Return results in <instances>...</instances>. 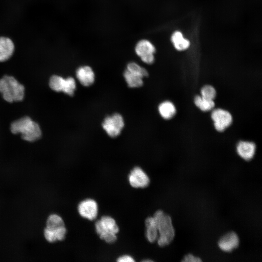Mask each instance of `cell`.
I'll list each match as a JSON object with an SVG mask.
<instances>
[{
  "mask_svg": "<svg viewBox=\"0 0 262 262\" xmlns=\"http://www.w3.org/2000/svg\"><path fill=\"white\" fill-rule=\"evenodd\" d=\"M158 229V245L161 247L169 245L173 240L175 231L170 216L162 210L157 211L152 216Z\"/></svg>",
  "mask_w": 262,
  "mask_h": 262,
  "instance_id": "1",
  "label": "cell"
},
{
  "mask_svg": "<svg viewBox=\"0 0 262 262\" xmlns=\"http://www.w3.org/2000/svg\"><path fill=\"white\" fill-rule=\"evenodd\" d=\"M11 132L21 134L25 141L33 142L40 138L41 131L37 123L28 116H24L14 121L11 125Z\"/></svg>",
  "mask_w": 262,
  "mask_h": 262,
  "instance_id": "2",
  "label": "cell"
},
{
  "mask_svg": "<svg viewBox=\"0 0 262 262\" xmlns=\"http://www.w3.org/2000/svg\"><path fill=\"white\" fill-rule=\"evenodd\" d=\"M24 91V86L12 76L5 75L0 79V92L7 102L21 101Z\"/></svg>",
  "mask_w": 262,
  "mask_h": 262,
  "instance_id": "3",
  "label": "cell"
},
{
  "mask_svg": "<svg viewBox=\"0 0 262 262\" xmlns=\"http://www.w3.org/2000/svg\"><path fill=\"white\" fill-rule=\"evenodd\" d=\"M95 226L96 231L101 239L109 244L116 241L119 228L113 218L107 215L103 216L96 222Z\"/></svg>",
  "mask_w": 262,
  "mask_h": 262,
  "instance_id": "4",
  "label": "cell"
},
{
  "mask_svg": "<svg viewBox=\"0 0 262 262\" xmlns=\"http://www.w3.org/2000/svg\"><path fill=\"white\" fill-rule=\"evenodd\" d=\"M147 71L134 62L129 63L124 72V78L129 87H139L143 85V78L147 77Z\"/></svg>",
  "mask_w": 262,
  "mask_h": 262,
  "instance_id": "5",
  "label": "cell"
},
{
  "mask_svg": "<svg viewBox=\"0 0 262 262\" xmlns=\"http://www.w3.org/2000/svg\"><path fill=\"white\" fill-rule=\"evenodd\" d=\"M136 55L147 64H152L155 60L156 48L148 40L143 39L138 41L134 47Z\"/></svg>",
  "mask_w": 262,
  "mask_h": 262,
  "instance_id": "6",
  "label": "cell"
},
{
  "mask_svg": "<svg viewBox=\"0 0 262 262\" xmlns=\"http://www.w3.org/2000/svg\"><path fill=\"white\" fill-rule=\"evenodd\" d=\"M102 126L109 136L116 137L120 133L124 126L123 118L119 114L108 116L104 119Z\"/></svg>",
  "mask_w": 262,
  "mask_h": 262,
  "instance_id": "7",
  "label": "cell"
},
{
  "mask_svg": "<svg viewBox=\"0 0 262 262\" xmlns=\"http://www.w3.org/2000/svg\"><path fill=\"white\" fill-rule=\"evenodd\" d=\"M211 116L215 129L219 132L225 131L231 125L232 121L231 114L221 108L213 109Z\"/></svg>",
  "mask_w": 262,
  "mask_h": 262,
  "instance_id": "8",
  "label": "cell"
},
{
  "mask_svg": "<svg viewBox=\"0 0 262 262\" xmlns=\"http://www.w3.org/2000/svg\"><path fill=\"white\" fill-rule=\"evenodd\" d=\"M66 229L64 220L60 216L52 214L48 217L45 229L52 237L55 239H59Z\"/></svg>",
  "mask_w": 262,
  "mask_h": 262,
  "instance_id": "9",
  "label": "cell"
},
{
  "mask_svg": "<svg viewBox=\"0 0 262 262\" xmlns=\"http://www.w3.org/2000/svg\"><path fill=\"white\" fill-rule=\"evenodd\" d=\"M128 180L130 185L135 188H146L150 183L148 176L138 166L134 167L131 171L128 176Z\"/></svg>",
  "mask_w": 262,
  "mask_h": 262,
  "instance_id": "10",
  "label": "cell"
},
{
  "mask_svg": "<svg viewBox=\"0 0 262 262\" xmlns=\"http://www.w3.org/2000/svg\"><path fill=\"white\" fill-rule=\"evenodd\" d=\"M78 211L82 217L89 220H93L98 215V204L94 199H86L80 202L78 206Z\"/></svg>",
  "mask_w": 262,
  "mask_h": 262,
  "instance_id": "11",
  "label": "cell"
},
{
  "mask_svg": "<svg viewBox=\"0 0 262 262\" xmlns=\"http://www.w3.org/2000/svg\"><path fill=\"white\" fill-rule=\"evenodd\" d=\"M239 238L233 231H229L222 236L218 240L219 248L226 252H230L238 247Z\"/></svg>",
  "mask_w": 262,
  "mask_h": 262,
  "instance_id": "12",
  "label": "cell"
},
{
  "mask_svg": "<svg viewBox=\"0 0 262 262\" xmlns=\"http://www.w3.org/2000/svg\"><path fill=\"white\" fill-rule=\"evenodd\" d=\"M16 45L14 40L6 35L0 36V62H5L14 55Z\"/></svg>",
  "mask_w": 262,
  "mask_h": 262,
  "instance_id": "13",
  "label": "cell"
},
{
  "mask_svg": "<svg viewBox=\"0 0 262 262\" xmlns=\"http://www.w3.org/2000/svg\"><path fill=\"white\" fill-rule=\"evenodd\" d=\"M236 151L241 158L246 161H249L255 155L256 145L252 142L241 141L236 146Z\"/></svg>",
  "mask_w": 262,
  "mask_h": 262,
  "instance_id": "14",
  "label": "cell"
},
{
  "mask_svg": "<svg viewBox=\"0 0 262 262\" xmlns=\"http://www.w3.org/2000/svg\"><path fill=\"white\" fill-rule=\"evenodd\" d=\"M76 77L83 86L92 85L95 81V73L88 66H82L78 68L76 72Z\"/></svg>",
  "mask_w": 262,
  "mask_h": 262,
  "instance_id": "15",
  "label": "cell"
},
{
  "mask_svg": "<svg viewBox=\"0 0 262 262\" xmlns=\"http://www.w3.org/2000/svg\"><path fill=\"white\" fill-rule=\"evenodd\" d=\"M146 237L150 243L157 241L158 231L156 221L153 216H149L145 220Z\"/></svg>",
  "mask_w": 262,
  "mask_h": 262,
  "instance_id": "16",
  "label": "cell"
},
{
  "mask_svg": "<svg viewBox=\"0 0 262 262\" xmlns=\"http://www.w3.org/2000/svg\"><path fill=\"white\" fill-rule=\"evenodd\" d=\"M171 40L175 48L179 51L184 50L190 45V41L183 37L181 32L178 31L173 33Z\"/></svg>",
  "mask_w": 262,
  "mask_h": 262,
  "instance_id": "17",
  "label": "cell"
},
{
  "mask_svg": "<svg viewBox=\"0 0 262 262\" xmlns=\"http://www.w3.org/2000/svg\"><path fill=\"white\" fill-rule=\"evenodd\" d=\"M158 111L160 115L165 119L172 118L176 113V108L174 104L170 101H164L158 106Z\"/></svg>",
  "mask_w": 262,
  "mask_h": 262,
  "instance_id": "18",
  "label": "cell"
},
{
  "mask_svg": "<svg viewBox=\"0 0 262 262\" xmlns=\"http://www.w3.org/2000/svg\"><path fill=\"white\" fill-rule=\"evenodd\" d=\"M194 103L200 110L208 112L213 109L215 103L213 100L203 98L200 95H197L194 98Z\"/></svg>",
  "mask_w": 262,
  "mask_h": 262,
  "instance_id": "19",
  "label": "cell"
},
{
  "mask_svg": "<svg viewBox=\"0 0 262 262\" xmlns=\"http://www.w3.org/2000/svg\"><path fill=\"white\" fill-rule=\"evenodd\" d=\"M65 82V79L58 75H53L49 79V85L55 91L63 92Z\"/></svg>",
  "mask_w": 262,
  "mask_h": 262,
  "instance_id": "20",
  "label": "cell"
},
{
  "mask_svg": "<svg viewBox=\"0 0 262 262\" xmlns=\"http://www.w3.org/2000/svg\"><path fill=\"white\" fill-rule=\"evenodd\" d=\"M216 95L215 88L211 85H204L200 90V96L208 99L213 100Z\"/></svg>",
  "mask_w": 262,
  "mask_h": 262,
  "instance_id": "21",
  "label": "cell"
},
{
  "mask_svg": "<svg viewBox=\"0 0 262 262\" xmlns=\"http://www.w3.org/2000/svg\"><path fill=\"white\" fill-rule=\"evenodd\" d=\"M76 87L74 79L69 77L65 79V82L63 92L70 96L74 95Z\"/></svg>",
  "mask_w": 262,
  "mask_h": 262,
  "instance_id": "22",
  "label": "cell"
},
{
  "mask_svg": "<svg viewBox=\"0 0 262 262\" xmlns=\"http://www.w3.org/2000/svg\"><path fill=\"white\" fill-rule=\"evenodd\" d=\"M181 261L184 262H201L202 260L198 257L195 256L191 254H188L183 257Z\"/></svg>",
  "mask_w": 262,
  "mask_h": 262,
  "instance_id": "23",
  "label": "cell"
},
{
  "mask_svg": "<svg viewBox=\"0 0 262 262\" xmlns=\"http://www.w3.org/2000/svg\"><path fill=\"white\" fill-rule=\"evenodd\" d=\"M134 261V259L128 255L121 256L117 259V262H132Z\"/></svg>",
  "mask_w": 262,
  "mask_h": 262,
  "instance_id": "24",
  "label": "cell"
},
{
  "mask_svg": "<svg viewBox=\"0 0 262 262\" xmlns=\"http://www.w3.org/2000/svg\"><path fill=\"white\" fill-rule=\"evenodd\" d=\"M144 262H147V261H148V262H151V261H151V260H144Z\"/></svg>",
  "mask_w": 262,
  "mask_h": 262,
  "instance_id": "25",
  "label": "cell"
}]
</instances>
